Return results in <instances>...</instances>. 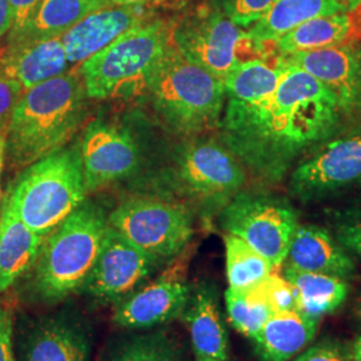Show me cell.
Listing matches in <instances>:
<instances>
[{
	"label": "cell",
	"mask_w": 361,
	"mask_h": 361,
	"mask_svg": "<svg viewBox=\"0 0 361 361\" xmlns=\"http://www.w3.org/2000/svg\"><path fill=\"white\" fill-rule=\"evenodd\" d=\"M343 118L331 91L305 71L286 66L269 99L253 106L225 102L219 138L256 180L276 185L302 155L332 138Z\"/></svg>",
	"instance_id": "cell-1"
},
{
	"label": "cell",
	"mask_w": 361,
	"mask_h": 361,
	"mask_svg": "<svg viewBox=\"0 0 361 361\" xmlns=\"http://www.w3.org/2000/svg\"><path fill=\"white\" fill-rule=\"evenodd\" d=\"M87 99L79 70L25 91L6 133L10 165L26 168L65 147L86 118Z\"/></svg>",
	"instance_id": "cell-2"
},
{
	"label": "cell",
	"mask_w": 361,
	"mask_h": 361,
	"mask_svg": "<svg viewBox=\"0 0 361 361\" xmlns=\"http://www.w3.org/2000/svg\"><path fill=\"white\" fill-rule=\"evenodd\" d=\"M165 128L183 138L219 129L225 107L224 82L173 47L143 92Z\"/></svg>",
	"instance_id": "cell-3"
},
{
	"label": "cell",
	"mask_w": 361,
	"mask_h": 361,
	"mask_svg": "<svg viewBox=\"0 0 361 361\" xmlns=\"http://www.w3.org/2000/svg\"><path fill=\"white\" fill-rule=\"evenodd\" d=\"M173 25L150 16L79 66L90 99L143 94L157 66L173 47Z\"/></svg>",
	"instance_id": "cell-4"
},
{
	"label": "cell",
	"mask_w": 361,
	"mask_h": 361,
	"mask_svg": "<svg viewBox=\"0 0 361 361\" xmlns=\"http://www.w3.org/2000/svg\"><path fill=\"white\" fill-rule=\"evenodd\" d=\"M109 228L104 209L83 202L43 241L34 271V289L47 302L80 292L92 271Z\"/></svg>",
	"instance_id": "cell-5"
},
{
	"label": "cell",
	"mask_w": 361,
	"mask_h": 361,
	"mask_svg": "<svg viewBox=\"0 0 361 361\" xmlns=\"http://www.w3.org/2000/svg\"><path fill=\"white\" fill-rule=\"evenodd\" d=\"M87 193L79 149L62 147L27 166L6 200L30 229L47 237Z\"/></svg>",
	"instance_id": "cell-6"
},
{
	"label": "cell",
	"mask_w": 361,
	"mask_h": 361,
	"mask_svg": "<svg viewBox=\"0 0 361 361\" xmlns=\"http://www.w3.org/2000/svg\"><path fill=\"white\" fill-rule=\"evenodd\" d=\"M164 177L195 205L216 212L245 188L247 171L232 150L207 134L185 138L173 150Z\"/></svg>",
	"instance_id": "cell-7"
},
{
	"label": "cell",
	"mask_w": 361,
	"mask_h": 361,
	"mask_svg": "<svg viewBox=\"0 0 361 361\" xmlns=\"http://www.w3.org/2000/svg\"><path fill=\"white\" fill-rule=\"evenodd\" d=\"M171 38L182 56L221 80L244 62L276 55L271 46L258 43L212 3L182 16L173 25Z\"/></svg>",
	"instance_id": "cell-8"
},
{
	"label": "cell",
	"mask_w": 361,
	"mask_h": 361,
	"mask_svg": "<svg viewBox=\"0 0 361 361\" xmlns=\"http://www.w3.org/2000/svg\"><path fill=\"white\" fill-rule=\"evenodd\" d=\"M219 226L241 238L273 268L286 259L298 228V212L284 195L268 190H245L235 194L219 212Z\"/></svg>",
	"instance_id": "cell-9"
},
{
	"label": "cell",
	"mask_w": 361,
	"mask_h": 361,
	"mask_svg": "<svg viewBox=\"0 0 361 361\" xmlns=\"http://www.w3.org/2000/svg\"><path fill=\"white\" fill-rule=\"evenodd\" d=\"M109 225L159 264L176 257L190 243L193 213L182 202L131 197L107 217Z\"/></svg>",
	"instance_id": "cell-10"
},
{
	"label": "cell",
	"mask_w": 361,
	"mask_h": 361,
	"mask_svg": "<svg viewBox=\"0 0 361 361\" xmlns=\"http://www.w3.org/2000/svg\"><path fill=\"white\" fill-rule=\"evenodd\" d=\"M288 186L290 195L305 204L361 186V126L312 150L290 171Z\"/></svg>",
	"instance_id": "cell-11"
},
{
	"label": "cell",
	"mask_w": 361,
	"mask_h": 361,
	"mask_svg": "<svg viewBox=\"0 0 361 361\" xmlns=\"http://www.w3.org/2000/svg\"><path fill=\"white\" fill-rule=\"evenodd\" d=\"M79 153L87 192L133 177L142 164L141 145L123 123L97 118L83 131Z\"/></svg>",
	"instance_id": "cell-12"
},
{
	"label": "cell",
	"mask_w": 361,
	"mask_h": 361,
	"mask_svg": "<svg viewBox=\"0 0 361 361\" xmlns=\"http://www.w3.org/2000/svg\"><path fill=\"white\" fill-rule=\"evenodd\" d=\"M159 265L109 225L99 256L80 290L98 300L119 301L147 280Z\"/></svg>",
	"instance_id": "cell-13"
},
{
	"label": "cell",
	"mask_w": 361,
	"mask_h": 361,
	"mask_svg": "<svg viewBox=\"0 0 361 361\" xmlns=\"http://www.w3.org/2000/svg\"><path fill=\"white\" fill-rule=\"evenodd\" d=\"M285 66L297 67L335 95L343 116H361V44L352 40L314 51L277 55Z\"/></svg>",
	"instance_id": "cell-14"
},
{
	"label": "cell",
	"mask_w": 361,
	"mask_h": 361,
	"mask_svg": "<svg viewBox=\"0 0 361 361\" xmlns=\"http://www.w3.org/2000/svg\"><path fill=\"white\" fill-rule=\"evenodd\" d=\"M190 293L192 288L178 269L165 271L119 300L114 322L130 329H149L170 323L183 314Z\"/></svg>",
	"instance_id": "cell-15"
},
{
	"label": "cell",
	"mask_w": 361,
	"mask_h": 361,
	"mask_svg": "<svg viewBox=\"0 0 361 361\" xmlns=\"http://www.w3.org/2000/svg\"><path fill=\"white\" fill-rule=\"evenodd\" d=\"M152 15L145 6L109 4L89 13L61 35L70 66L82 65Z\"/></svg>",
	"instance_id": "cell-16"
},
{
	"label": "cell",
	"mask_w": 361,
	"mask_h": 361,
	"mask_svg": "<svg viewBox=\"0 0 361 361\" xmlns=\"http://www.w3.org/2000/svg\"><path fill=\"white\" fill-rule=\"evenodd\" d=\"M90 336L70 313L44 317L28 334L23 361H89Z\"/></svg>",
	"instance_id": "cell-17"
},
{
	"label": "cell",
	"mask_w": 361,
	"mask_h": 361,
	"mask_svg": "<svg viewBox=\"0 0 361 361\" xmlns=\"http://www.w3.org/2000/svg\"><path fill=\"white\" fill-rule=\"evenodd\" d=\"M286 265L349 281L357 273L356 262L331 231L317 225H298L285 259Z\"/></svg>",
	"instance_id": "cell-18"
},
{
	"label": "cell",
	"mask_w": 361,
	"mask_h": 361,
	"mask_svg": "<svg viewBox=\"0 0 361 361\" xmlns=\"http://www.w3.org/2000/svg\"><path fill=\"white\" fill-rule=\"evenodd\" d=\"M182 317L189 329L195 361H229L228 332L213 286L200 285L193 289Z\"/></svg>",
	"instance_id": "cell-19"
},
{
	"label": "cell",
	"mask_w": 361,
	"mask_h": 361,
	"mask_svg": "<svg viewBox=\"0 0 361 361\" xmlns=\"http://www.w3.org/2000/svg\"><path fill=\"white\" fill-rule=\"evenodd\" d=\"M68 59L61 37L11 44L0 59V73L18 80L27 91L68 71Z\"/></svg>",
	"instance_id": "cell-20"
},
{
	"label": "cell",
	"mask_w": 361,
	"mask_h": 361,
	"mask_svg": "<svg viewBox=\"0 0 361 361\" xmlns=\"http://www.w3.org/2000/svg\"><path fill=\"white\" fill-rule=\"evenodd\" d=\"M44 238L30 229L4 198L0 209V292L35 267Z\"/></svg>",
	"instance_id": "cell-21"
},
{
	"label": "cell",
	"mask_w": 361,
	"mask_h": 361,
	"mask_svg": "<svg viewBox=\"0 0 361 361\" xmlns=\"http://www.w3.org/2000/svg\"><path fill=\"white\" fill-rule=\"evenodd\" d=\"M319 325L298 310L273 313L253 338L259 360H292L313 343Z\"/></svg>",
	"instance_id": "cell-22"
},
{
	"label": "cell",
	"mask_w": 361,
	"mask_h": 361,
	"mask_svg": "<svg viewBox=\"0 0 361 361\" xmlns=\"http://www.w3.org/2000/svg\"><path fill=\"white\" fill-rule=\"evenodd\" d=\"M353 38H357V34L352 13H337L304 22L271 46L276 55H290L344 44Z\"/></svg>",
	"instance_id": "cell-23"
},
{
	"label": "cell",
	"mask_w": 361,
	"mask_h": 361,
	"mask_svg": "<svg viewBox=\"0 0 361 361\" xmlns=\"http://www.w3.org/2000/svg\"><path fill=\"white\" fill-rule=\"evenodd\" d=\"M286 66L277 55L237 66L222 80L228 104L253 106L269 99L283 80Z\"/></svg>",
	"instance_id": "cell-24"
},
{
	"label": "cell",
	"mask_w": 361,
	"mask_h": 361,
	"mask_svg": "<svg viewBox=\"0 0 361 361\" xmlns=\"http://www.w3.org/2000/svg\"><path fill=\"white\" fill-rule=\"evenodd\" d=\"M337 13H347L340 0H274L247 31L258 43L273 44L307 20Z\"/></svg>",
	"instance_id": "cell-25"
},
{
	"label": "cell",
	"mask_w": 361,
	"mask_h": 361,
	"mask_svg": "<svg viewBox=\"0 0 361 361\" xmlns=\"http://www.w3.org/2000/svg\"><path fill=\"white\" fill-rule=\"evenodd\" d=\"M284 277L296 289L298 312L320 322L348 298L349 283L338 277L300 271L289 265H285Z\"/></svg>",
	"instance_id": "cell-26"
},
{
	"label": "cell",
	"mask_w": 361,
	"mask_h": 361,
	"mask_svg": "<svg viewBox=\"0 0 361 361\" xmlns=\"http://www.w3.org/2000/svg\"><path fill=\"white\" fill-rule=\"evenodd\" d=\"M109 4V0H42L22 35L11 44L61 37L80 19Z\"/></svg>",
	"instance_id": "cell-27"
},
{
	"label": "cell",
	"mask_w": 361,
	"mask_h": 361,
	"mask_svg": "<svg viewBox=\"0 0 361 361\" xmlns=\"http://www.w3.org/2000/svg\"><path fill=\"white\" fill-rule=\"evenodd\" d=\"M224 245L226 279L231 289H252L274 271L271 262L241 238L225 233Z\"/></svg>",
	"instance_id": "cell-28"
},
{
	"label": "cell",
	"mask_w": 361,
	"mask_h": 361,
	"mask_svg": "<svg viewBox=\"0 0 361 361\" xmlns=\"http://www.w3.org/2000/svg\"><path fill=\"white\" fill-rule=\"evenodd\" d=\"M225 307L233 328L253 340L261 328L271 319L273 310L255 293L253 289L225 292Z\"/></svg>",
	"instance_id": "cell-29"
},
{
	"label": "cell",
	"mask_w": 361,
	"mask_h": 361,
	"mask_svg": "<svg viewBox=\"0 0 361 361\" xmlns=\"http://www.w3.org/2000/svg\"><path fill=\"white\" fill-rule=\"evenodd\" d=\"M104 361H177V348L165 332H150L119 343Z\"/></svg>",
	"instance_id": "cell-30"
},
{
	"label": "cell",
	"mask_w": 361,
	"mask_h": 361,
	"mask_svg": "<svg viewBox=\"0 0 361 361\" xmlns=\"http://www.w3.org/2000/svg\"><path fill=\"white\" fill-rule=\"evenodd\" d=\"M252 289L273 313L298 310L296 289L279 273L271 271L265 280Z\"/></svg>",
	"instance_id": "cell-31"
},
{
	"label": "cell",
	"mask_w": 361,
	"mask_h": 361,
	"mask_svg": "<svg viewBox=\"0 0 361 361\" xmlns=\"http://www.w3.org/2000/svg\"><path fill=\"white\" fill-rule=\"evenodd\" d=\"M331 226L336 240L361 259V207L337 210L332 214Z\"/></svg>",
	"instance_id": "cell-32"
},
{
	"label": "cell",
	"mask_w": 361,
	"mask_h": 361,
	"mask_svg": "<svg viewBox=\"0 0 361 361\" xmlns=\"http://www.w3.org/2000/svg\"><path fill=\"white\" fill-rule=\"evenodd\" d=\"M274 0H210L216 8L225 13L237 26L247 30L267 13Z\"/></svg>",
	"instance_id": "cell-33"
},
{
	"label": "cell",
	"mask_w": 361,
	"mask_h": 361,
	"mask_svg": "<svg viewBox=\"0 0 361 361\" xmlns=\"http://www.w3.org/2000/svg\"><path fill=\"white\" fill-rule=\"evenodd\" d=\"M290 361H353L350 356L349 344L332 338L325 337L304 349L296 357Z\"/></svg>",
	"instance_id": "cell-34"
},
{
	"label": "cell",
	"mask_w": 361,
	"mask_h": 361,
	"mask_svg": "<svg viewBox=\"0 0 361 361\" xmlns=\"http://www.w3.org/2000/svg\"><path fill=\"white\" fill-rule=\"evenodd\" d=\"M23 94L25 90L18 80L0 73V134L7 133L13 110Z\"/></svg>",
	"instance_id": "cell-35"
},
{
	"label": "cell",
	"mask_w": 361,
	"mask_h": 361,
	"mask_svg": "<svg viewBox=\"0 0 361 361\" xmlns=\"http://www.w3.org/2000/svg\"><path fill=\"white\" fill-rule=\"evenodd\" d=\"M42 0H10L13 27L10 31V42L13 43L22 35L27 25L32 19Z\"/></svg>",
	"instance_id": "cell-36"
},
{
	"label": "cell",
	"mask_w": 361,
	"mask_h": 361,
	"mask_svg": "<svg viewBox=\"0 0 361 361\" xmlns=\"http://www.w3.org/2000/svg\"><path fill=\"white\" fill-rule=\"evenodd\" d=\"M0 361H15L13 344V316L0 302Z\"/></svg>",
	"instance_id": "cell-37"
},
{
	"label": "cell",
	"mask_w": 361,
	"mask_h": 361,
	"mask_svg": "<svg viewBox=\"0 0 361 361\" xmlns=\"http://www.w3.org/2000/svg\"><path fill=\"white\" fill-rule=\"evenodd\" d=\"M13 27V15L10 0H0V39L6 34H10Z\"/></svg>",
	"instance_id": "cell-38"
},
{
	"label": "cell",
	"mask_w": 361,
	"mask_h": 361,
	"mask_svg": "<svg viewBox=\"0 0 361 361\" xmlns=\"http://www.w3.org/2000/svg\"><path fill=\"white\" fill-rule=\"evenodd\" d=\"M349 349L352 360L361 361V335L357 336L352 344H349Z\"/></svg>",
	"instance_id": "cell-39"
},
{
	"label": "cell",
	"mask_w": 361,
	"mask_h": 361,
	"mask_svg": "<svg viewBox=\"0 0 361 361\" xmlns=\"http://www.w3.org/2000/svg\"><path fill=\"white\" fill-rule=\"evenodd\" d=\"M6 158V134H0V178H1V170L4 165ZM0 197H1V188H0Z\"/></svg>",
	"instance_id": "cell-40"
},
{
	"label": "cell",
	"mask_w": 361,
	"mask_h": 361,
	"mask_svg": "<svg viewBox=\"0 0 361 361\" xmlns=\"http://www.w3.org/2000/svg\"><path fill=\"white\" fill-rule=\"evenodd\" d=\"M340 3L349 13H355L361 6V0H340Z\"/></svg>",
	"instance_id": "cell-41"
},
{
	"label": "cell",
	"mask_w": 361,
	"mask_h": 361,
	"mask_svg": "<svg viewBox=\"0 0 361 361\" xmlns=\"http://www.w3.org/2000/svg\"><path fill=\"white\" fill-rule=\"evenodd\" d=\"M110 4L116 6H145L149 0H109Z\"/></svg>",
	"instance_id": "cell-42"
},
{
	"label": "cell",
	"mask_w": 361,
	"mask_h": 361,
	"mask_svg": "<svg viewBox=\"0 0 361 361\" xmlns=\"http://www.w3.org/2000/svg\"><path fill=\"white\" fill-rule=\"evenodd\" d=\"M353 15V19H355V25H356V34H357V38L361 37V6L355 11L352 13Z\"/></svg>",
	"instance_id": "cell-43"
},
{
	"label": "cell",
	"mask_w": 361,
	"mask_h": 361,
	"mask_svg": "<svg viewBox=\"0 0 361 361\" xmlns=\"http://www.w3.org/2000/svg\"><path fill=\"white\" fill-rule=\"evenodd\" d=\"M353 314H355V317L359 320L361 323V292L360 295L357 296L356 298V301H355V305H353Z\"/></svg>",
	"instance_id": "cell-44"
}]
</instances>
